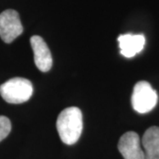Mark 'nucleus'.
I'll list each match as a JSON object with an SVG mask.
<instances>
[{"mask_svg":"<svg viewBox=\"0 0 159 159\" xmlns=\"http://www.w3.org/2000/svg\"><path fill=\"white\" fill-rule=\"evenodd\" d=\"M57 129L61 141L67 145L78 142L83 129L82 112L78 107L62 111L57 119Z\"/></svg>","mask_w":159,"mask_h":159,"instance_id":"f257e3e1","label":"nucleus"},{"mask_svg":"<svg viewBox=\"0 0 159 159\" xmlns=\"http://www.w3.org/2000/svg\"><path fill=\"white\" fill-rule=\"evenodd\" d=\"M33 85L28 79L15 77L0 86V95L9 103L20 104L27 102L33 95Z\"/></svg>","mask_w":159,"mask_h":159,"instance_id":"f03ea898","label":"nucleus"},{"mask_svg":"<svg viewBox=\"0 0 159 159\" xmlns=\"http://www.w3.org/2000/svg\"><path fill=\"white\" fill-rule=\"evenodd\" d=\"M157 100V93L148 82L142 80L135 84L131 99L132 106L135 111L148 113L156 107Z\"/></svg>","mask_w":159,"mask_h":159,"instance_id":"7ed1b4c3","label":"nucleus"},{"mask_svg":"<svg viewBox=\"0 0 159 159\" xmlns=\"http://www.w3.org/2000/svg\"><path fill=\"white\" fill-rule=\"evenodd\" d=\"M22 32V24L17 11L9 9L0 13V37L5 43H11Z\"/></svg>","mask_w":159,"mask_h":159,"instance_id":"20e7f679","label":"nucleus"},{"mask_svg":"<svg viewBox=\"0 0 159 159\" xmlns=\"http://www.w3.org/2000/svg\"><path fill=\"white\" fill-rule=\"evenodd\" d=\"M118 148L124 159H144L140 137L135 132H127L120 137Z\"/></svg>","mask_w":159,"mask_h":159,"instance_id":"39448f33","label":"nucleus"},{"mask_svg":"<svg viewBox=\"0 0 159 159\" xmlns=\"http://www.w3.org/2000/svg\"><path fill=\"white\" fill-rule=\"evenodd\" d=\"M30 44L34 52V60L36 67L41 72H48L52 66V57L48 45L39 35L30 38Z\"/></svg>","mask_w":159,"mask_h":159,"instance_id":"423d86ee","label":"nucleus"},{"mask_svg":"<svg viewBox=\"0 0 159 159\" xmlns=\"http://www.w3.org/2000/svg\"><path fill=\"white\" fill-rule=\"evenodd\" d=\"M120 53L125 57H133L143 50L146 39L143 34H125L118 37Z\"/></svg>","mask_w":159,"mask_h":159,"instance_id":"0eeeda50","label":"nucleus"},{"mask_svg":"<svg viewBox=\"0 0 159 159\" xmlns=\"http://www.w3.org/2000/svg\"><path fill=\"white\" fill-rule=\"evenodd\" d=\"M144 159H159V127L151 126L144 133L142 140Z\"/></svg>","mask_w":159,"mask_h":159,"instance_id":"6e6552de","label":"nucleus"},{"mask_svg":"<svg viewBox=\"0 0 159 159\" xmlns=\"http://www.w3.org/2000/svg\"><path fill=\"white\" fill-rule=\"evenodd\" d=\"M11 130V124L10 119L5 116H0V142L8 136Z\"/></svg>","mask_w":159,"mask_h":159,"instance_id":"1a4fd4ad","label":"nucleus"}]
</instances>
